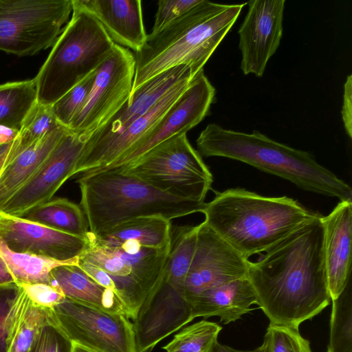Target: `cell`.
<instances>
[{
  "mask_svg": "<svg viewBox=\"0 0 352 352\" xmlns=\"http://www.w3.org/2000/svg\"><path fill=\"white\" fill-rule=\"evenodd\" d=\"M135 69L134 54L115 44L111 54L96 69L89 98L68 129L89 138L103 126L129 100Z\"/></svg>",
  "mask_w": 352,
  "mask_h": 352,
  "instance_id": "8fae6325",
  "label": "cell"
},
{
  "mask_svg": "<svg viewBox=\"0 0 352 352\" xmlns=\"http://www.w3.org/2000/svg\"><path fill=\"white\" fill-rule=\"evenodd\" d=\"M250 261L204 221L199 224L194 256L186 275V297L239 278L248 277Z\"/></svg>",
  "mask_w": 352,
  "mask_h": 352,
  "instance_id": "5bb4252c",
  "label": "cell"
},
{
  "mask_svg": "<svg viewBox=\"0 0 352 352\" xmlns=\"http://www.w3.org/2000/svg\"><path fill=\"white\" fill-rule=\"evenodd\" d=\"M72 352H96L78 344L72 343Z\"/></svg>",
  "mask_w": 352,
  "mask_h": 352,
  "instance_id": "bcb514c9",
  "label": "cell"
},
{
  "mask_svg": "<svg viewBox=\"0 0 352 352\" xmlns=\"http://www.w3.org/2000/svg\"><path fill=\"white\" fill-rule=\"evenodd\" d=\"M285 0L250 1L241 25L239 47L241 69L245 75L261 77L283 36Z\"/></svg>",
  "mask_w": 352,
  "mask_h": 352,
  "instance_id": "9a60e30c",
  "label": "cell"
},
{
  "mask_svg": "<svg viewBox=\"0 0 352 352\" xmlns=\"http://www.w3.org/2000/svg\"><path fill=\"white\" fill-rule=\"evenodd\" d=\"M242 4L201 1L155 35L147 34L135 52L131 92L146 80L172 67H190L199 74L231 29Z\"/></svg>",
  "mask_w": 352,
  "mask_h": 352,
  "instance_id": "277c9868",
  "label": "cell"
},
{
  "mask_svg": "<svg viewBox=\"0 0 352 352\" xmlns=\"http://www.w3.org/2000/svg\"><path fill=\"white\" fill-rule=\"evenodd\" d=\"M214 96V87L201 71L146 135L109 165L88 173L124 168L161 142L186 133L207 116Z\"/></svg>",
  "mask_w": 352,
  "mask_h": 352,
  "instance_id": "7c38bea8",
  "label": "cell"
},
{
  "mask_svg": "<svg viewBox=\"0 0 352 352\" xmlns=\"http://www.w3.org/2000/svg\"><path fill=\"white\" fill-rule=\"evenodd\" d=\"M161 191L197 202L205 198L213 177L186 133L174 135L122 168Z\"/></svg>",
  "mask_w": 352,
  "mask_h": 352,
  "instance_id": "52a82bcc",
  "label": "cell"
},
{
  "mask_svg": "<svg viewBox=\"0 0 352 352\" xmlns=\"http://www.w3.org/2000/svg\"><path fill=\"white\" fill-rule=\"evenodd\" d=\"M76 182L80 206L95 236L134 218L156 216L171 221L202 212L206 204L161 191L119 169L84 174Z\"/></svg>",
  "mask_w": 352,
  "mask_h": 352,
  "instance_id": "5b68a950",
  "label": "cell"
},
{
  "mask_svg": "<svg viewBox=\"0 0 352 352\" xmlns=\"http://www.w3.org/2000/svg\"><path fill=\"white\" fill-rule=\"evenodd\" d=\"M19 131L0 126V146L12 142L17 136Z\"/></svg>",
  "mask_w": 352,
  "mask_h": 352,
  "instance_id": "b9f144b4",
  "label": "cell"
},
{
  "mask_svg": "<svg viewBox=\"0 0 352 352\" xmlns=\"http://www.w3.org/2000/svg\"><path fill=\"white\" fill-rule=\"evenodd\" d=\"M0 238L11 250L59 261H69L86 251L89 238H82L28 221L0 214Z\"/></svg>",
  "mask_w": 352,
  "mask_h": 352,
  "instance_id": "ac0fdd59",
  "label": "cell"
},
{
  "mask_svg": "<svg viewBox=\"0 0 352 352\" xmlns=\"http://www.w3.org/2000/svg\"><path fill=\"white\" fill-rule=\"evenodd\" d=\"M15 283L7 265L0 256V285Z\"/></svg>",
  "mask_w": 352,
  "mask_h": 352,
  "instance_id": "7bdbcfd3",
  "label": "cell"
},
{
  "mask_svg": "<svg viewBox=\"0 0 352 352\" xmlns=\"http://www.w3.org/2000/svg\"><path fill=\"white\" fill-rule=\"evenodd\" d=\"M89 241V248L78 257L109 275L127 317L135 320L140 308L153 297L165 280L171 243L160 249L142 247L133 253Z\"/></svg>",
  "mask_w": 352,
  "mask_h": 352,
  "instance_id": "ba28073f",
  "label": "cell"
},
{
  "mask_svg": "<svg viewBox=\"0 0 352 352\" xmlns=\"http://www.w3.org/2000/svg\"><path fill=\"white\" fill-rule=\"evenodd\" d=\"M198 229L199 225L171 228V246L165 280L175 287L184 288L196 248Z\"/></svg>",
  "mask_w": 352,
  "mask_h": 352,
  "instance_id": "f1b7e54d",
  "label": "cell"
},
{
  "mask_svg": "<svg viewBox=\"0 0 352 352\" xmlns=\"http://www.w3.org/2000/svg\"><path fill=\"white\" fill-rule=\"evenodd\" d=\"M332 300L330 337L327 352H352V297L351 281Z\"/></svg>",
  "mask_w": 352,
  "mask_h": 352,
  "instance_id": "4dcf8cb0",
  "label": "cell"
},
{
  "mask_svg": "<svg viewBox=\"0 0 352 352\" xmlns=\"http://www.w3.org/2000/svg\"><path fill=\"white\" fill-rule=\"evenodd\" d=\"M50 276L52 284L57 286L65 298L126 316L114 292L98 284L78 265L56 267L50 272Z\"/></svg>",
  "mask_w": 352,
  "mask_h": 352,
  "instance_id": "cb8c5ba5",
  "label": "cell"
},
{
  "mask_svg": "<svg viewBox=\"0 0 352 352\" xmlns=\"http://www.w3.org/2000/svg\"><path fill=\"white\" fill-rule=\"evenodd\" d=\"M194 319L184 288L165 280L146 305L138 311L133 324L137 352H151L162 340Z\"/></svg>",
  "mask_w": 352,
  "mask_h": 352,
  "instance_id": "e0dca14e",
  "label": "cell"
},
{
  "mask_svg": "<svg viewBox=\"0 0 352 352\" xmlns=\"http://www.w3.org/2000/svg\"><path fill=\"white\" fill-rule=\"evenodd\" d=\"M212 352H252V351H240V350L234 349L228 346L223 345V344H221L217 342L215 344Z\"/></svg>",
  "mask_w": 352,
  "mask_h": 352,
  "instance_id": "f6af8a7d",
  "label": "cell"
},
{
  "mask_svg": "<svg viewBox=\"0 0 352 352\" xmlns=\"http://www.w3.org/2000/svg\"><path fill=\"white\" fill-rule=\"evenodd\" d=\"M221 329L216 322L200 320L183 328L163 349L166 352H212Z\"/></svg>",
  "mask_w": 352,
  "mask_h": 352,
  "instance_id": "1f68e13d",
  "label": "cell"
},
{
  "mask_svg": "<svg viewBox=\"0 0 352 352\" xmlns=\"http://www.w3.org/2000/svg\"><path fill=\"white\" fill-rule=\"evenodd\" d=\"M29 352H72V342L54 321L42 328Z\"/></svg>",
  "mask_w": 352,
  "mask_h": 352,
  "instance_id": "8d00e7d4",
  "label": "cell"
},
{
  "mask_svg": "<svg viewBox=\"0 0 352 352\" xmlns=\"http://www.w3.org/2000/svg\"><path fill=\"white\" fill-rule=\"evenodd\" d=\"M342 118L344 129L350 138L352 137V76L349 75L344 85Z\"/></svg>",
  "mask_w": 352,
  "mask_h": 352,
  "instance_id": "60d3db41",
  "label": "cell"
},
{
  "mask_svg": "<svg viewBox=\"0 0 352 352\" xmlns=\"http://www.w3.org/2000/svg\"><path fill=\"white\" fill-rule=\"evenodd\" d=\"M52 322V309L35 305L29 299L10 352H29L42 328Z\"/></svg>",
  "mask_w": 352,
  "mask_h": 352,
  "instance_id": "836d02e7",
  "label": "cell"
},
{
  "mask_svg": "<svg viewBox=\"0 0 352 352\" xmlns=\"http://www.w3.org/2000/svg\"><path fill=\"white\" fill-rule=\"evenodd\" d=\"M204 222L246 258L266 252L316 213L286 197H265L244 188L215 192Z\"/></svg>",
  "mask_w": 352,
  "mask_h": 352,
  "instance_id": "7a4b0ae2",
  "label": "cell"
},
{
  "mask_svg": "<svg viewBox=\"0 0 352 352\" xmlns=\"http://www.w3.org/2000/svg\"><path fill=\"white\" fill-rule=\"evenodd\" d=\"M252 352H312L298 328L270 324L263 344Z\"/></svg>",
  "mask_w": 352,
  "mask_h": 352,
  "instance_id": "d590c367",
  "label": "cell"
},
{
  "mask_svg": "<svg viewBox=\"0 0 352 352\" xmlns=\"http://www.w3.org/2000/svg\"><path fill=\"white\" fill-rule=\"evenodd\" d=\"M38 103L34 78L0 85V126L17 131Z\"/></svg>",
  "mask_w": 352,
  "mask_h": 352,
  "instance_id": "83f0119b",
  "label": "cell"
},
{
  "mask_svg": "<svg viewBox=\"0 0 352 352\" xmlns=\"http://www.w3.org/2000/svg\"><path fill=\"white\" fill-rule=\"evenodd\" d=\"M60 126L62 125L54 116L51 106L38 102L28 116L17 136L12 142L10 151L13 158Z\"/></svg>",
  "mask_w": 352,
  "mask_h": 352,
  "instance_id": "d6a6232c",
  "label": "cell"
},
{
  "mask_svg": "<svg viewBox=\"0 0 352 352\" xmlns=\"http://www.w3.org/2000/svg\"><path fill=\"white\" fill-rule=\"evenodd\" d=\"M21 217L79 237L87 238L89 232L81 207L63 197L51 199L32 208Z\"/></svg>",
  "mask_w": 352,
  "mask_h": 352,
  "instance_id": "484cf974",
  "label": "cell"
},
{
  "mask_svg": "<svg viewBox=\"0 0 352 352\" xmlns=\"http://www.w3.org/2000/svg\"><path fill=\"white\" fill-rule=\"evenodd\" d=\"M170 221L162 217H142L124 221L100 235L90 232L89 240L95 243L114 245L126 240H135L142 246L160 249L171 241Z\"/></svg>",
  "mask_w": 352,
  "mask_h": 352,
  "instance_id": "d4e9b609",
  "label": "cell"
},
{
  "mask_svg": "<svg viewBox=\"0 0 352 352\" xmlns=\"http://www.w3.org/2000/svg\"><path fill=\"white\" fill-rule=\"evenodd\" d=\"M96 18L116 44L139 51L146 34L140 0H76Z\"/></svg>",
  "mask_w": 352,
  "mask_h": 352,
  "instance_id": "44dd1931",
  "label": "cell"
},
{
  "mask_svg": "<svg viewBox=\"0 0 352 352\" xmlns=\"http://www.w3.org/2000/svg\"><path fill=\"white\" fill-rule=\"evenodd\" d=\"M72 12V0H0V50L23 56L52 47Z\"/></svg>",
  "mask_w": 352,
  "mask_h": 352,
  "instance_id": "9c48e42d",
  "label": "cell"
},
{
  "mask_svg": "<svg viewBox=\"0 0 352 352\" xmlns=\"http://www.w3.org/2000/svg\"><path fill=\"white\" fill-rule=\"evenodd\" d=\"M201 0H160L150 35H155L164 30L189 10L199 4Z\"/></svg>",
  "mask_w": 352,
  "mask_h": 352,
  "instance_id": "74e56055",
  "label": "cell"
},
{
  "mask_svg": "<svg viewBox=\"0 0 352 352\" xmlns=\"http://www.w3.org/2000/svg\"><path fill=\"white\" fill-rule=\"evenodd\" d=\"M29 298L16 283L0 285V352H10Z\"/></svg>",
  "mask_w": 352,
  "mask_h": 352,
  "instance_id": "f546056e",
  "label": "cell"
},
{
  "mask_svg": "<svg viewBox=\"0 0 352 352\" xmlns=\"http://www.w3.org/2000/svg\"><path fill=\"white\" fill-rule=\"evenodd\" d=\"M52 309L72 343L96 352H137L133 324L126 315L67 298Z\"/></svg>",
  "mask_w": 352,
  "mask_h": 352,
  "instance_id": "30bf717a",
  "label": "cell"
},
{
  "mask_svg": "<svg viewBox=\"0 0 352 352\" xmlns=\"http://www.w3.org/2000/svg\"><path fill=\"white\" fill-rule=\"evenodd\" d=\"M21 286L33 303L46 308L52 309L65 298L61 290L52 284L34 283Z\"/></svg>",
  "mask_w": 352,
  "mask_h": 352,
  "instance_id": "f35d334b",
  "label": "cell"
},
{
  "mask_svg": "<svg viewBox=\"0 0 352 352\" xmlns=\"http://www.w3.org/2000/svg\"><path fill=\"white\" fill-rule=\"evenodd\" d=\"M192 80L173 87L146 113L122 131L97 139H88L74 176L102 168L128 151L155 126Z\"/></svg>",
  "mask_w": 352,
  "mask_h": 352,
  "instance_id": "2e32d148",
  "label": "cell"
},
{
  "mask_svg": "<svg viewBox=\"0 0 352 352\" xmlns=\"http://www.w3.org/2000/svg\"><path fill=\"white\" fill-rule=\"evenodd\" d=\"M89 138L67 129L33 176L4 204L0 214L23 217L30 210L52 199L74 176Z\"/></svg>",
  "mask_w": 352,
  "mask_h": 352,
  "instance_id": "4fadbf2b",
  "label": "cell"
},
{
  "mask_svg": "<svg viewBox=\"0 0 352 352\" xmlns=\"http://www.w3.org/2000/svg\"><path fill=\"white\" fill-rule=\"evenodd\" d=\"M0 256L10 271L15 283L52 284L50 272L63 265H78V257L69 261H59L29 253L16 252L8 248L0 238Z\"/></svg>",
  "mask_w": 352,
  "mask_h": 352,
  "instance_id": "4316f807",
  "label": "cell"
},
{
  "mask_svg": "<svg viewBox=\"0 0 352 352\" xmlns=\"http://www.w3.org/2000/svg\"><path fill=\"white\" fill-rule=\"evenodd\" d=\"M204 157L240 161L288 180L302 190L340 201H352L351 186L318 164L309 152L276 142L258 131H235L211 123L197 139Z\"/></svg>",
  "mask_w": 352,
  "mask_h": 352,
  "instance_id": "3957f363",
  "label": "cell"
},
{
  "mask_svg": "<svg viewBox=\"0 0 352 352\" xmlns=\"http://www.w3.org/2000/svg\"><path fill=\"white\" fill-rule=\"evenodd\" d=\"M197 74L190 67L179 65L153 76L131 92L122 108L89 139H97L122 131L146 113L173 87L193 80Z\"/></svg>",
  "mask_w": 352,
  "mask_h": 352,
  "instance_id": "ffe728a7",
  "label": "cell"
},
{
  "mask_svg": "<svg viewBox=\"0 0 352 352\" xmlns=\"http://www.w3.org/2000/svg\"><path fill=\"white\" fill-rule=\"evenodd\" d=\"M96 72V70L51 105L54 116L63 126L68 129L84 107L91 91Z\"/></svg>",
  "mask_w": 352,
  "mask_h": 352,
  "instance_id": "e575fe53",
  "label": "cell"
},
{
  "mask_svg": "<svg viewBox=\"0 0 352 352\" xmlns=\"http://www.w3.org/2000/svg\"><path fill=\"white\" fill-rule=\"evenodd\" d=\"M187 298L193 319L218 316L225 324L241 318L256 304L255 293L248 277L219 285Z\"/></svg>",
  "mask_w": 352,
  "mask_h": 352,
  "instance_id": "7402d4cb",
  "label": "cell"
},
{
  "mask_svg": "<svg viewBox=\"0 0 352 352\" xmlns=\"http://www.w3.org/2000/svg\"><path fill=\"white\" fill-rule=\"evenodd\" d=\"M78 266L95 282H96L102 287L113 291L118 297L117 289L115 283L106 272L88 261L80 259L79 257L78 261Z\"/></svg>",
  "mask_w": 352,
  "mask_h": 352,
  "instance_id": "ab89813d",
  "label": "cell"
},
{
  "mask_svg": "<svg viewBox=\"0 0 352 352\" xmlns=\"http://www.w3.org/2000/svg\"><path fill=\"white\" fill-rule=\"evenodd\" d=\"M71 18L37 75L38 102L51 106L95 72L115 43L99 21L72 0Z\"/></svg>",
  "mask_w": 352,
  "mask_h": 352,
  "instance_id": "8992f818",
  "label": "cell"
},
{
  "mask_svg": "<svg viewBox=\"0 0 352 352\" xmlns=\"http://www.w3.org/2000/svg\"><path fill=\"white\" fill-rule=\"evenodd\" d=\"M11 144L12 142L0 146V173L13 159V156L10 152Z\"/></svg>",
  "mask_w": 352,
  "mask_h": 352,
  "instance_id": "ee69618b",
  "label": "cell"
},
{
  "mask_svg": "<svg viewBox=\"0 0 352 352\" xmlns=\"http://www.w3.org/2000/svg\"><path fill=\"white\" fill-rule=\"evenodd\" d=\"M60 126L13 158L0 173V210L36 172L67 131Z\"/></svg>",
  "mask_w": 352,
  "mask_h": 352,
  "instance_id": "603a6c76",
  "label": "cell"
},
{
  "mask_svg": "<svg viewBox=\"0 0 352 352\" xmlns=\"http://www.w3.org/2000/svg\"><path fill=\"white\" fill-rule=\"evenodd\" d=\"M324 257L331 300L337 298L351 281L352 201H340L322 217Z\"/></svg>",
  "mask_w": 352,
  "mask_h": 352,
  "instance_id": "d6986e66",
  "label": "cell"
},
{
  "mask_svg": "<svg viewBox=\"0 0 352 352\" xmlns=\"http://www.w3.org/2000/svg\"><path fill=\"white\" fill-rule=\"evenodd\" d=\"M322 215L250 261L248 278L270 324L298 328L331 299L324 257Z\"/></svg>",
  "mask_w": 352,
  "mask_h": 352,
  "instance_id": "6da1fadb",
  "label": "cell"
}]
</instances>
